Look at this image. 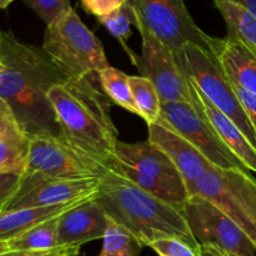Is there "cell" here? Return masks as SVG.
<instances>
[{
	"mask_svg": "<svg viewBox=\"0 0 256 256\" xmlns=\"http://www.w3.org/2000/svg\"><path fill=\"white\" fill-rule=\"evenodd\" d=\"M92 76L64 80L48 92L59 136L80 154L112 169L118 130L110 115L109 98Z\"/></svg>",
	"mask_w": 256,
	"mask_h": 256,
	"instance_id": "7a4b0ae2",
	"label": "cell"
},
{
	"mask_svg": "<svg viewBox=\"0 0 256 256\" xmlns=\"http://www.w3.org/2000/svg\"><path fill=\"white\" fill-rule=\"evenodd\" d=\"M214 55L230 80L256 94V52L232 38L218 39Z\"/></svg>",
	"mask_w": 256,
	"mask_h": 256,
	"instance_id": "e0dca14e",
	"label": "cell"
},
{
	"mask_svg": "<svg viewBox=\"0 0 256 256\" xmlns=\"http://www.w3.org/2000/svg\"><path fill=\"white\" fill-rule=\"evenodd\" d=\"M15 0H0V9L5 10L14 2Z\"/></svg>",
	"mask_w": 256,
	"mask_h": 256,
	"instance_id": "e575fe53",
	"label": "cell"
},
{
	"mask_svg": "<svg viewBox=\"0 0 256 256\" xmlns=\"http://www.w3.org/2000/svg\"><path fill=\"white\" fill-rule=\"evenodd\" d=\"M162 118L196 148L212 165L222 169L248 170L225 145L202 110L192 102H162Z\"/></svg>",
	"mask_w": 256,
	"mask_h": 256,
	"instance_id": "7c38bea8",
	"label": "cell"
},
{
	"mask_svg": "<svg viewBox=\"0 0 256 256\" xmlns=\"http://www.w3.org/2000/svg\"><path fill=\"white\" fill-rule=\"evenodd\" d=\"M112 168L140 189L184 212L190 198L186 182L172 160L149 140L135 144L119 140Z\"/></svg>",
	"mask_w": 256,
	"mask_h": 256,
	"instance_id": "5b68a950",
	"label": "cell"
},
{
	"mask_svg": "<svg viewBox=\"0 0 256 256\" xmlns=\"http://www.w3.org/2000/svg\"><path fill=\"white\" fill-rule=\"evenodd\" d=\"M4 70H5V64L2 62V59H0V75L4 72Z\"/></svg>",
	"mask_w": 256,
	"mask_h": 256,
	"instance_id": "d590c367",
	"label": "cell"
},
{
	"mask_svg": "<svg viewBox=\"0 0 256 256\" xmlns=\"http://www.w3.org/2000/svg\"><path fill=\"white\" fill-rule=\"evenodd\" d=\"M99 186L100 179H52L38 174L22 175L19 190L2 212L84 202L96 196Z\"/></svg>",
	"mask_w": 256,
	"mask_h": 256,
	"instance_id": "4fadbf2b",
	"label": "cell"
},
{
	"mask_svg": "<svg viewBox=\"0 0 256 256\" xmlns=\"http://www.w3.org/2000/svg\"><path fill=\"white\" fill-rule=\"evenodd\" d=\"M126 0H80L82 9L96 18L105 16L122 8Z\"/></svg>",
	"mask_w": 256,
	"mask_h": 256,
	"instance_id": "f546056e",
	"label": "cell"
},
{
	"mask_svg": "<svg viewBox=\"0 0 256 256\" xmlns=\"http://www.w3.org/2000/svg\"><path fill=\"white\" fill-rule=\"evenodd\" d=\"M186 75V74H185ZM188 78L190 88L192 104L202 112L215 132H218L228 148L236 155L238 159L245 165L249 172H256V148L245 136L244 132L238 128V125L229 116L220 112L202 92L199 88Z\"/></svg>",
	"mask_w": 256,
	"mask_h": 256,
	"instance_id": "2e32d148",
	"label": "cell"
},
{
	"mask_svg": "<svg viewBox=\"0 0 256 256\" xmlns=\"http://www.w3.org/2000/svg\"><path fill=\"white\" fill-rule=\"evenodd\" d=\"M90 198L62 215L58 225L60 246H80L104 239L109 218L95 199Z\"/></svg>",
	"mask_w": 256,
	"mask_h": 256,
	"instance_id": "9a60e30c",
	"label": "cell"
},
{
	"mask_svg": "<svg viewBox=\"0 0 256 256\" xmlns=\"http://www.w3.org/2000/svg\"><path fill=\"white\" fill-rule=\"evenodd\" d=\"M42 50L68 80H82L109 68L102 42L74 9L48 25Z\"/></svg>",
	"mask_w": 256,
	"mask_h": 256,
	"instance_id": "277c9868",
	"label": "cell"
},
{
	"mask_svg": "<svg viewBox=\"0 0 256 256\" xmlns=\"http://www.w3.org/2000/svg\"><path fill=\"white\" fill-rule=\"evenodd\" d=\"M184 215L199 245H215L234 256H256L254 242L244 230L209 200L190 196Z\"/></svg>",
	"mask_w": 256,
	"mask_h": 256,
	"instance_id": "30bf717a",
	"label": "cell"
},
{
	"mask_svg": "<svg viewBox=\"0 0 256 256\" xmlns=\"http://www.w3.org/2000/svg\"><path fill=\"white\" fill-rule=\"evenodd\" d=\"M148 140L172 160L184 178L188 188L212 166L196 148L192 146L162 118L156 122L148 125Z\"/></svg>",
	"mask_w": 256,
	"mask_h": 256,
	"instance_id": "5bb4252c",
	"label": "cell"
},
{
	"mask_svg": "<svg viewBox=\"0 0 256 256\" xmlns=\"http://www.w3.org/2000/svg\"><path fill=\"white\" fill-rule=\"evenodd\" d=\"M80 202H72L62 206L32 208V209L2 212H0V242H6L15 239L48 220L62 216Z\"/></svg>",
	"mask_w": 256,
	"mask_h": 256,
	"instance_id": "ac0fdd59",
	"label": "cell"
},
{
	"mask_svg": "<svg viewBox=\"0 0 256 256\" xmlns=\"http://www.w3.org/2000/svg\"><path fill=\"white\" fill-rule=\"evenodd\" d=\"M198 254L199 256H234L215 245H200Z\"/></svg>",
	"mask_w": 256,
	"mask_h": 256,
	"instance_id": "d6a6232c",
	"label": "cell"
},
{
	"mask_svg": "<svg viewBox=\"0 0 256 256\" xmlns=\"http://www.w3.org/2000/svg\"><path fill=\"white\" fill-rule=\"evenodd\" d=\"M182 72L200 92L226 116H229L256 148V134L245 115L232 82L212 52L189 44L176 54Z\"/></svg>",
	"mask_w": 256,
	"mask_h": 256,
	"instance_id": "52a82bcc",
	"label": "cell"
},
{
	"mask_svg": "<svg viewBox=\"0 0 256 256\" xmlns=\"http://www.w3.org/2000/svg\"><path fill=\"white\" fill-rule=\"evenodd\" d=\"M60 216L42 222L24 232L15 239L4 242L6 252H26V250H52L59 248L58 225Z\"/></svg>",
	"mask_w": 256,
	"mask_h": 256,
	"instance_id": "ffe728a7",
	"label": "cell"
},
{
	"mask_svg": "<svg viewBox=\"0 0 256 256\" xmlns=\"http://www.w3.org/2000/svg\"><path fill=\"white\" fill-rule=\"evenodd\" d=\"M102 254L99 256H140L142 245L125 228L109 218L104 236Z\"/></svg>",
	"mask_w": 256,
	"mask_h": 256,
	"instance_id": "d4e9b609",
	"label": "cell"
},
{
	"mask_svg": "<svg viewBox=\"0 0 256 256\" xmlns=\"http://www.w3.org/2000/svg\"><path fill=\"white\" fill-rule=\"evenodd\" d=\"M132 98L138 115L148 125L156 122L162 118V102L155 85L144 76H130Z\"/></svg>",
	"mask_w": 256,
	"mask_h": 256,
	"instance_id": "7402d4cb",
	"label": "cell"
},
{
	"mask_svg": "<svg viewBox=\"0 0 256 256\" xmlns=\"http://www.w3.org/2000/svg\"><path fill=\"white\" fill-rule=\"evenodd\" d=\"M232 2L242 5V6L245 8L250 14H252L256 18V0H232Z\"/></svg>",
	"mask_w": 256,
	"mask_h": 256,
	"instance_id": "836d02e7",
	"label": "cell"
},
{
	"mask_svg": "<svg viewBox=\"0 0 256 256\" xmlns=\"http://www.w3.org/2000/svg\"><path fill=\"white\" fill-rule=\"evenodd\" d=\"M22 132L12 108L6 100L0 98V140Z\"/></svg>",
	"mask_w": 256,
	"mask_h": 256,
	"instance_id": "83f0119b",
	"label": "cell"
},
{
	"mask_svg": "<svg viewBox=\"0 0 256 256\" xmlns=\"http://www.w3.org/2000/svg\"><path fill=\"white\" fill-rule=\"evenodd\" d=\"M0 59L5 64L0 75V98L12 108L22 129L29 136L59 135L48 92L66 79L42 48L20 42L14 32L0 28Z\"/></svg>",
	"mask_w": 256,
	"mask_h": 256,
	"instance_id": "6da1fadb",
	"label": "cell"
},
{
	"mask_svg": "<svg viewBox=\"0 0 256 256\" xmlns=\"http://www.w3.org/2000/svg\"><path fill=\"white\" fill-rule=\"evenodd\" d=\"M80 246H59L52 250H26V252H6L0 256H78Z\"/></svg>",
	"mask_w": 256,
	"mask_h": 256,
	"instance_id": "1f68e13d",
	"label": "cell"
},
{
	"mask_svg": "<svg viewBox=\"0 0 256 256\" xmlns=\"http://www.w3.org/2000/svg\"><path fill=\"white\" fill-rule=\"evenodd\" d=\"M22 176L12 174H0V212L12 199L19 190Z\"/></svg>",
	"mask_w": 256,
	"mask_h": 256,
	"instance_id": "4dcf8cb0",
	"label": "cell"
},
{
	"mask_svg": "<svg viewBox=\"0 0 256 256\" xmlns=\"http://www.w3.org/2000/svg\"><path fill=\"white\" fill-rule=\"evenodd\" d=\"M30 152V136L26 132L0 140V174L22 176L26 170Z\"/></svg>",
	"mask_w": 256,
	"mask_h": 256,
	"instance_id": "44dd1931",
	"label": "cell"
},
{
	"mask_svg": "<svg viewBox=\"0 0 256 256\" xmlns=\"http://www.w3.org/2000/svg\"><path fill=\"white\" fill-rule=\"evenodd\" d=\"M149 248L159 256H199L196 250L176 238L158 240Z\"/></svg>",
	"mask_w": 256,
	"mask_h": 256,
	"instance_id": "4316f807",
	"label": "cell"
},
{
	"mask_svg": "<svg viewBox=\"0 0 256 256\" xmlns=\"http://www.w3.org/2000/svg\"><path fill=\"white\" fill-rule=\"evenodd\" d=\"M96 202L108 218L128 230L142 246L162 239L176 238L199 252L182 210L152 196L130 182L116 168L100 179Z\"/></svg>",
	"mask_w": 256,
	"mask_h": 256,
	"instance_id": "3957f363",
	"label": "cell"
},
{
	"mask_svg": "<svg viewBox=\"0 0 256 256\" xmlns=\"http://www.w3.org/2000/svg\"><path fill=\"white\" fill-rule=\"evenodd\" d=\"M230 82H232V88H234L238 100H239L240 105H242V110H244L245 115L249 119L250 124H252V129H254L256 134V94L249 92V90L234 82L232 80H230Z\"/></svg>",
	"mask_w": 256,
	"mask_h": 256,
	"instance_id": "f1b7e54d",
	"label": "cell"
},
{
	"mask_svg": "<svg viewBox=\"0 0 256 256\" xmlns=\"http://www.w3.org/2000/svg\"><path fill=\"white\" fill-rule=\"evenodd\" d=\"M48 25L56 22L59 18L72 9L70 0H22Z\"/></svg>",
	"mask_w": 256,
	"mask_h": 256,
	"instance_id": "484cf974",
	"label": "cell"
},
{
	"mask_svg": "<svg viewBox=\"0 0 256 256\" xmlns=\"http://www.w3.org/2000/svg\"><path fill=\"white\" fill-rule=\"evenodd\" d=\"M190 196H202L234 220L256 248V179L248 170L212 165L189 188Z\"/></svg>",
	"mask_w": 256,
	"mask_h": 256,
	"instance_id": "8992f818",
	"label": "cell"
},
{
	"mask_svg": "<svg viewBox=\"0 0 256 256\" xmlns=\"http://www.w3.org/2000/svg\"><path fill=\"white\" fill-rule=\"evenodd\" d=\"M136 29L142 39V55H138L132 64L142 76L155 85L162 102H192L188 78L178 62L176 54L160 42L138 18Z\"/></svg>",
	"mask_w": 256,
	"mask_h": 256,
	"instance_id": "8fae6325",
	"label": "cell"
},
{
	"mask_svg": "<svg viewBox=\"0 0 256 256\" xmlns=\"http://www.w3.org/2000/svg\"><path fill=\"white\" fill-rule=\"evenodd\" d=\"M98 22L102 26L106 28V30L112 36L119 40L125 52L129 54L132 62H134L138 55L126 44V42L132 34V26H136V12L132 9V5L126 2L122 8L116 9L115 12H110L105 16L98 18Z\"/></svg>",
	"mask_w": 256,
	"mask_h": 256,
	"instance_id": "cb8c5ba5",
	"label": "cell"
},
{
	"mask_svg": "<svg viewBox=\"0 0 256 256\" xmlns=\"http://www.w3.org/2000/svg\"><path fill=\"white\" fill-rule=\"evenodd\" d=\"M2 252H6V249H5L4 242H0V254H2Z\"/></svg>",
	"mask_w": 256,
	"mask_h": 256,
	"instance_id": "8d00e7d4",
	"label": "cell"
},
{
	"mask_svg": "<svg viewBox=\"0 0 256 256\" xmlns=\"http://www.w3.org/2000/svg\"><path fill=\"white\" fill-rule=\"evenodd\" d=\"M98 78H99L98 80L102 85V92L109 98V100L126 112L138 115L132 86H130L129 75L120 72L116 68L109 66L102 70L98 74Z\"/></svg>",
	"mask_w": 256,
	"mask_h": 256,
	"instance_id": "603a6c76",
	"label": "cell"
},
{
	"mask_svg": "<svg viewBox=\"0 0 256 256\" xmlns=\"http://www.w3.org/2000/svg\"><path fill=\"white\" fill-rule=\"evenodd\" d=\"M228 28V38L239 40L256 52V18L232 0H212Z\"/></svg>",
	"mask_w": 256,
	"mask_h": 256,
	"instance_id": "d6986e66",
	"label": "cell"
},
{
	"mask_svg": "<svg viewBox=\"0 0 256 256\" xmlns=\"http://www.w3.org/2000/svg\"><path fill=\"white\" fill-rule=\"evenodd\" d=\"M136 18L175 54L192 44L214 54L216 38L202 32L184 0H126Z\"/></svg>",
	"mask_w": 256,
	"mask_h": 256,
	"instance_id": "ba28073f",
	"label": "cell"
},
{
	"mask_svg": "<svg viewBox=\"0 0 256 256\" xmlns=\"http://www.w3.org/2000/svg\"><path fill=\"white\" fill-rule=\"evenodd\" d=\"M110 170L80 154L59 135L30 136V152L24 175H42L52 179H102Z\"/></svg>",
	"mask_w": 256,
	"mask_h": 256,
	"instance_id": "9c48e42d",
	"label": "cell"
}]
</instances>
